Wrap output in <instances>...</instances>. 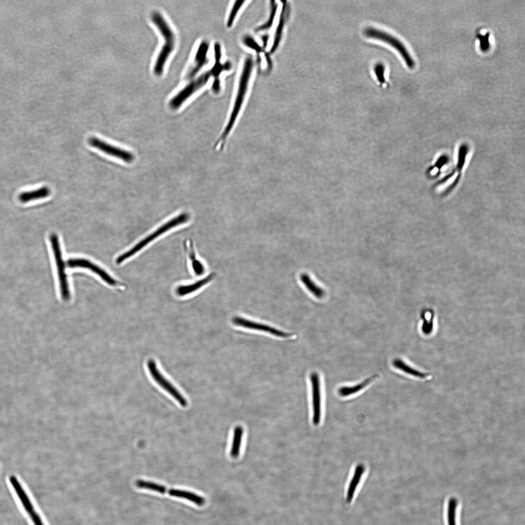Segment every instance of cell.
I'll use <instances>...</instances> for the list:
<instances>
[{
    "instance_id": "cell-1",
    "label": "cell",
    "mask_w": 525,
    "mask_h": 525,
    "mask_svg": "<svg viewBox=\"0 0 525 525\" xmlns=\"http://www.w3.org/2000/svg\"><path fill=\"white\" fill-rule=\"evenodd\" d=\"M253 66L250 57L246 58L240 77L238 89L225 126L216 144L221 146L234 129L241 114L247 91V88Z\"/></svg>"
},
{
    "instance_id": "cell-2",
    "label": "cell",
    "mask_w": 525,
    "mask_h": 525,
    "mask_svg": "<svg viewBox=\"0 0 525 525\" xmlns=\"http://www.w3.org/2000/svg\"><path fill=\"white\" fill-rule=\"evenodd\" d=\"M151 20L164 40L153 67L154 74L160 76L163 74L165 64L175 48L176 39L174 31L161 13L154 12Z\"/></svg>"
},
{
    "instance_id": "cell-3",
    "label": "cell",
    "mask_w": 525,
    "mask_h": 525,
    "mask_svg": "<svg viewBox=\"0 0 525 525\" xmlns=\"http://www.w3.org/2000/svg\"><path fill=\"white\" fill-rule=\"evenodd\" d=\"M190 218L189 214L182 212L170 219L140 241L130 250L120 255L116 260V263L119 264L122 262L158 237L178 226L186 223L190 220Z\"/></svg>"
},
{
    "instance_id": "cell-4",
    "label": "cell",
    "mask_w": 525,
    "mask_h": 525,
    "mask_svg": "<svg viewBox=\"0 0 525 525\" xmlns=\"http://www.w3.org/2000/svg\"><path fill=\"white\" fill-rule=\"evenodd\" d=\"M211 77L210 70L193 79L170 99V107L173 110L180 108L192 96L204 87Z\"/></svg>"
},
{
    "instance_id": "cell-5",
    "label": "cell",
    "mask_w": 525,
    "mask_h": 525,
    "mask_svg": "<svg viewBox=\"0 0 525 525\" xmlns=\"http://www.w3.org/2000/svg\"><path fill=\"white\" fill-rule=\"evenodd\" d=\"M50 241L55 260L61 297L64 301H67L70 298V294L65 272V263L62 257L60 243L57 235L55 233L52 234L50 236Z\"/></svg>"
},
{
    "instance_id": "cell-6",
    "label": "cell",
    "mask_w": 525,
    "mask_h": 525,
    "mask_svg": "<svg viewBox=\"0 0 525 525\" xmlns=\"http://www.w3.org/2000/svg\"><path fill=\"white\" fill-rule=\"evenodd\" d=\"M364 33L368 37L382 40L392 46L401 55L408 67L411 69L414 67L415 62L413 58L405 46L398 39L383 31L371 27L366 29Z\"/></svg>"
},
{
    "instance_id": "cell-7",
    "label": "cell",
    "mask_w": 525,
    "mask_h": 525,
    "mask_svg": "<svg viewBox=\"0 0 525 525\" xmlns=\"http://www.w3.org/2000/svg\"><path fill=\"white\" fill-rule=\"evenodd\" d=\"M147 366L150 374L155 382L172 395L181 406H186L187 405V401L186 399L176 388L161 374L158 368L156 362L153 359H149L147 363Z\"/></svg>"
},
{
    "instance_id": "cell-8",
    "label": "cell",
    "mask_w": 525,
    "mask_h": 525,
    "mask_svg": "<svg viewBox=\"0 0 525 525\" xmlns=\"http://www.w3.org/2000/svg\"><path fill=\"white\" fill-rule=\"evenodd\" d=\"M9 481L34 525H44L18 477L14 474H11L9 476Z\"/></svg>"
},
{
    "instance_id": "cell-9",
    "label": "cell",
    "mask_w": 525,
    "mask_h": 525,
    "mask_svg": "<svg viewBox=\"0 0 525 525\" xmlns=\"http://www.w3.org/2000/svg\"><path fill=\"white\" fill-rule=\"evenodd\" d=\"M214 62L210 69L212 77L213 78L211 89L213 93L218 94L221 90L220 75L224 71L229 70L232 67V65L229 61L225 62L224 63H222L221 47L218 42H216L214 44Z\"/></svg>"
},
{
    "instance_id": "cell-10",
    "label": "cell",
    "mask_w": 525,
    "mask_h": 525,
    "mask_svg": "<svg viewBox=\"0 0 525 525\" xmlns=\"http://www.w3.org/2000/svg\"><path fill=\"white\" fill-rule=\"evenodd\" d=\"M88 142L92 147L125 162L130 163L134 159V155L129 151L110 145L98 138H91L89 139Z\"/></svg>"
},
{
    "instance_id": "cell-11",
    "label": "cell",
    "mask_w": 525,
    "mask_h": 525,
    "mask_svg": "<svg viewBox=\"0 0 525 525\" xmlns=\"http://www.w3.org/2000/svg\"><path fill=\"white\" fill-rule=\"evenodd\" d=\"M312 385V421L315 425L319 424L321 417V400L319 377L316 372H313L310 376Z\"/></svg>"
},
{
    "instance_id": "cell-12",
    "label": "cell",
    "mask_w": 525,
    "mask_h": 525,
    "mask_svg": "<svg viewBox=\"0 0 525 525\" xmlns=\"http://www.w3.org/2000/svg\"><path fill=\"white\" fill-rule=\"evenodd\" d=\"M209 44L207 41H203L199 44L196 52L192 64L186 74L188 80L193 78L199 71L209 63L207 56Z\"/></svg>"
},
{
    "instance_id": "cell-13",
    "label": "cell",
    "mask_w": 525,
    "mask_h": 525,
    "mask_svg": "<svg viewBox=\"0 0 525 525\" xmlns=\"http://www.w3.org/2000/svg\"><path fill=\"white\" fill-rule=\"evenodd\" d=\"M68 266L71 268L83 267L89 269L98 275L108 285L115 286L116 281L101 268L90 261L81 258H73L68 260Z\"/></svg>"
},
{
    "instance_id": "cell-14",
    "label": "cell",
    "mask_w": 525,
    "mask_h": 525,
    "mask_svg": "<svg viewBox=\"0 0 525 525\" xmlns=\"http://www.w3.org/2000/svg\"><path fill=\"white\" fill-rule=\"evenodd\" d=\"M232 321L233 324L237 326L266 332L278 337H287L291 335L290 333L282 332L271 326L252 321L240 316L233 317Z\"/></svg>"
},
{
    "instance_id": "cell-15",
    "label": "cell",
    "mask_w": 525,
    "mask_h": 525,
    "mask_svg": "<svg viewBox=\"0 0 525 525\" xmlns=\"http://www.w3.org/2000/svg\"><path fill=\"white\" fill-rule=\"evenodd\" d=\"M365 466L362 464H359L356 466L347 489L346 496V501L347 503H350L353 500L355 492L360 482L361 478L365 472Z\"/></svg>"
},
{
    "instance_id": "cell-16",
    "label": "cell",
    "mask_w": 525,
    "mask_h": 525,
    "mask_svg": "<svg viewBox=\"0 0 525 525\" xmlns=\"http://www.w3.org/2000/svg\"><path fill=\"white\" fill-rule=\"evenodd\" d=\"M214 276L213 274H210L205 278L193 283L179 285L175 289L176 294L180 297L192 294L210 282L212 280Z\"/></svg>"
},
{
    "instance_id": "cell-17",
    "label": "cell",
    "mask_w": 525,
    "mask_h": 525,
    "mask_svg": "<svg viewBox=\"0 0 525 525\" xmlns=\"http://www.w3.org/2000/svg\"><path fill=\"white\" fill-rule=\"evenodd\" d=\"M185 246L190 266L193 273L197 276L203 274L205 270V266L203 262L197 258L192 243L190 241L186 242Z\"/></svg>"
},
{
    "instance_id": "cell-18",
    "label": "cell",
    "mask_w": 525,
    "mask_h": 525,
    "mask_svg": "<svg viewBox=\"0 0 525 525\" xmlns=\"http://www.w3.org/2000/svg\"><path fill=\"white\" fill-rule=\"evenodd\" d=\"M50 193V189L46 186L33 191L21 192L19 196V200L23 203L45 198Z\"/></svg>"
},
{
    "instance_id": "cell-19",
    "label": "cell",
    "mask_w": 525,
    "mask_h": 525,
    "mask_svg": "<svg viewBox=\"0 0 525 525\" xmlns=\"http://www.w3.org/2000/svg\"><path fill=\"white\" fill-rule=\"evenodd\" d=\"M284 2L285 3L283 4V7L281 12L279 23L278 25L276 31L273 44L272 46V48L271 49V52H273L275 51L279 44L281 36L282 30L285 23L286 19H287V16H288L289 7L288 4L285 3L286 1H284Z\"/></svg>"
},
{
    "instance_id": "cell-20",
    "label": "cell",
    "mask_w": 525,
    "mask_h": 525,
    "mask_svg": "<svg viewBox=\"0 0 525 525\" xmlns=\"http://www.w3.org/2000/svg\"><path fill=\"white\" fill-rule=\"evenodd\" d=\"M168 493L171 496L185 498L198 506H202L205 502L203 497L188 491L172 489L169 490Z\"/></svg>"
},
{
    "instance_id": "cell-21",
    "label": "cell",
    "mask_w": 525,
    "mask_h": 525,
    "mask_svg": "<svg viewBox=\"0 0 525 525\" xmlns=\"http://www.w3.org/2000/svg\"><path fill=\"white\" fill-rule=\"evenodd\" d=\"M243 434L244 429L241 426L235 427L230 449V455L233 458H236L239 455Z\"/></svg>"
},
{
    "instance_id": "cell-22",
    "label": "cell",
    "mask_w": 525,
    "mask_h": 525,
    "mask_svg": "<svg viewBox=\"0 0 525 525\" xmlns=\"http://www.w3.org/2000/svg\"><path fill=\"white\" fill-rule=\"evenodd\" d=\"M300 279L308 291L317 298H321L325 295V291L317 286L306 273H302L300 276Z\"/></svg>"
},
{
    "instance_id": "cell-23",
    "label": "cell",
    "mask_w": 525,
    "mask_h": 525,
    "mask_svg": "<svg viewBox=\"0 0 525 525\" xmlns=\"http://www.w3.org/2000/svg\"><path fill=\"white\" fill-rule=\"evenodd\" d=\"M374 378V376L368 378L358 384L353 386H344L340 387L338 390L339 394L342 397H347L354 394L367 386Z\"/></svg>"
},
{
    "instance_id": "cell-24",
    "label": "cell",
    "mask_w": 525,
    "mask_h": 525,
    "mask_svg": "<svg viewBox=\"0 0 525 525\" xmlns=\"http://www.w3.org/2000/svg\"><path fill=\"white\" fill-rule=\"evenodd\" d=\"M393 365L396 368L407 374L420 378H424L427 375V374L419 371L404 362L402 360L396 359L393 361Z\"/></svg>"
},
{
    "instance_id": "cell-25",
    "label": "cell",
    "mask_w": 525,
    "mask_h": 525,
    "mask_svg": "<svg viewBox=\"0 0 525 525\" xmlns=\"http://www.w3.org/2000/svg\"><path fill=\"white\" fill-rule=\"evenodd\" d=\"M136 485L140 489H148L161 493H164L166 491L165 486L148 481L138 480L136 481Z\"/></svg>"
},
{
    "instance_id": "cell-26",
    "label": "cell",
    "mask_w": 525,
    "mask_h": 525,
    "mask_svg": "<svg viewBox=\"0 0 525 525\" xmlns=\"http://www.w3.org/2000/svg\"><path fill=\"white\" fill-rule=\"evenodd\" d=\"M457 501L456 498H450L448 503V525H456V510Z\"/></svg>"
},
{
    "instance_id": "cell-27",
    "label": "cell",
    "mask_w": 525,
    "mask_h": 525,
    "mask_svg": "<svg viewBox=\"0 0 525 525\" xmlns=\"http://www.w3.org/2000/svg\"><path fill=\"white\" fill-rule=\"evenodd\" d=\"M245 2V0H240L235 1L227 19V25L228 27L229 28L233 25L239 11Z\"/></svg>"
},
{
    "instance_id": "cell-28",
    "label": "cell",
    "mask_w": 525,
    "mask_h": 525,
    "mask_svg": "<svg viewBox=\"0 0 525 525\" xmlns=\"http://www.w3.org/2000/svg\"><path fill=\"white\" fill-rule=\"evenodd\" d=\"M278 9V4L275 1H271V13L269 19L265 24L260 26L257 29V31H263L269 29L273 24L275 15Z\"/></svg>"
},
{
    "instance_id": "cell-29",
    "label": "cell",
    "mask_w": 525,
    "mask_h": 525,
    "mask_svg": "<svg viewBox=\"0 0 525 525\" xmlns=\"http://www.w3.org/2000/svg\"><path fill=\"white\" fill-rule=\"evenodd\" d=\"M374 71L379 82L384 83L385 81V69L384 66L381 63L377 64L374 67Z\"/></svg>"
},
{
    "instance_id": "cell-30",
    "label": "cell",
    "mask_w": 525,
    "mask_h": 525,
    "mask_svg": "<svg viewBox=\"0 0 525 525\" xmlns=\"http://www.w3.org/2000/svg\"><path fill=\"white\" fill-rule=\"evenodd\" d=\"M243 42L244 44L248 47L256 50L257 52H260L261 51V48L258 45V44L254 41L253 39L250 37L248 36H245L244 38Z\"/></svg>"
},
{
    "instance_id": "cell-31",
    "label": "cell",
    "mask_w": 525,
    "mask_h": 525,
    "mask_svg": "<svg viewBox=\"0 0 525 525\" xmlns=\"http://www.w3.org/2000/svg\"><path fill=\"white\" fill-rule=\"evenodd\" d=\"M489 34H485V35H480L479 38L480 40V48L482 50H487L489 48Z\"/></svg>"
}]
</instances>
